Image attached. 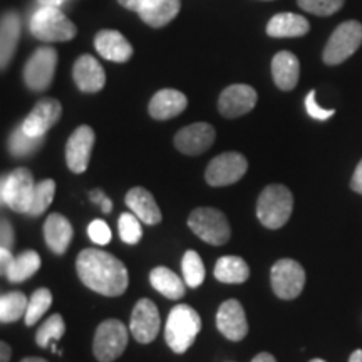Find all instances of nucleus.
<instances>
[{
    "label": "nucleus",
    "mask_w": 362,
    "mask_h": 362,
    "mask_svg": "<svg viewBox=\"0 0 362 362\" xmlns=\"http://www.w3.org/2000/svg\"><path fill=\"white\" fill-rule=\"evenodd\" d=\"M88 235L98 245H107L111 242V228L107 226L106 221L94 220L88 226Z\"/></svg>",
    "instance_id": "obj_38"
},
{
    "label": "nucleus",
    "mask_w": 362,
    "mask_h": 362,
    "mask_svg": "<svg viewBox=\"0 0 362 362\" xmlns=\"http://www.w3.org/2000/svg\"><path fill=\"white\" fill-rule=\"evenodd\" d=\"M160 327L161 319L155 302L149 300V298L138 300L129 320V330L136 341L139 344L153 342L160 334Z\"/></svg>",
    "instance_id": "obj_12"
},
{
    "label": "nucleus",
    "mask_w": 362,
    "mask_h": 362,
    "mask_svg": "<svg viewBox=\"0 0 362 362\" xmlns=\"http://www.w3.org/2000/svg\"><path fill=\"white\" fill-rule=\"evenodd\" d=\"M40 269V257L35 250H25L21 255L13 257L8 269L6 272L7 280L12 284L24 282L35 275V272Z\"/></svg>",
    "instance_id": "obj_29"
},
{
    "label": "nucleus",
    "mask_w": 362,
    "mask_h": 362,
    "mask_svg": "<svg viewBox=\"0 0 362 362\" xmlns=\"http://www.w3.org/2000/svg\"><path fill=\"white\" fill-rule=\"evenodd\" d=\"M293 197L284 185H269L257 202V216L269 230H277L287 223L292 215Z\"/></svg>",
    "instance_id": "obj_3"
},
{
    "label": "nucleus",
    "mask_w": 362,
    "mask_h": 362,
    "mask_svg": "<svg viewBox=\"0 0 362 362\" xmlns=\"http://www.w3.org/2000/svg\"><path fill=\"white\" fill-rule=\"evenodd\" d=\"M310 362H325V361L324 359H312Z\"/></svg>",
    "instance_id": "obj_51"
},
{
    "label": "nucleus",
    "mask_w": 362,
    "mask_h": 362,
    "mask_svg": "<svg viewBox=\"0 0 362 362\" xmlns=\"http://www.w3.org/2000/svg\"><path fill=\"white\" fill-rule=\"evenodd\" d=\"M62 116V106L57 99L44 98L35 104L34 110L29 112L25 117L22 128L27 134L34 136V138H44L47 131L57 124V121Z\"/></svg>",
    "instance_id": "obj_15"
},
{
    "label": "nucleus",
    "mask_w": 362,
    "mask_h": 362,
    "mask_svg": "<svg viewBox=\"0 0 362 362\" xmlns=\"http://www.w3.org/2000/svg\"><path fill=\"white\" fill-rule=\"evenodd\" d=\"M351 188L354 189L356 193L362 194V160H361L359 165H357V168H356V171H354V176H352Z\"/></svg>",
    "instance_id": "obj_41"
},
{
    "label": "nucleus",
    "mask_w": 362,
    "mask_h": 362,
    "mask_svg": "<svg viewBox=\"0 0 362 362\" xmlns=\"http://www.w3.org/2000/svg\"><path fill=\"white\" fill-rule=\"evenodd\" d=\"M106 194H104L103 189H93V192L89 193V200L93 203H96V205H103V202L106 200Z\"/></svg>",
    "instance_id": "obj_44"
},
{
    "label": "nucleus",
    "mask_w": 362,
    "mask_h": 362,
    "mask_svg": "<svg viewBox=\"0 0 362 362\" xmlns=\"http://www.w3.org/2000/svg\"><path fill=\"white\" fill-rule=\"evenodd\" d=\"M94 47L104 59L112 62H128L133 56V45L117 30H101L94 39Z\"/></svg>",
    "instance_id": "obj_19"
},
{
    "label": "nucleus",
    "mask_w": 362,
    "mask_h": 362,
    "mask_svg": "<svg viewBox=\"0 0 362 362\" xmlns=\"http://www.w3.org/2000/svg\"><path fill=\"white\" fill-rule=\"evenodd\" d=\"M96 134L89 126H79L66 144V163L72 173L81 175L88 170Z\"/></svg>",
    "instance_id": "obj_13"
},
{
    "label": "nucleus",
    "mask_w": 362,
    "mask_h": 362,
    "mask_svg": "<svg viewBox=\"0 0 362 362\" xmlns=\"http://www.w3.org/2000/svg\"><path fill=\"white\" fill-rule=\"evenodd\" d=\"M119 237L124 243L128 245H136V243L141 242L143 238V228H141V220L138 218L134 214H123L119 216Z\"/></svg>",
    "instance_id": "obj_36"
},
{
    "label": "nucleus",
    "mask_w": 362,
    "mask_h": 362,
    "mask_svg": "<svg viewBox=\"0 0 362 362\" xmlns=\"http://www.w3.org/2000/svg\"><path fill=\"white\" fill-rule=\"evenodd\" d=\"M181 0H148L138 12L144 24L161 29L178 16Z\"/></svg>",
    "instance_id": "obj_25"
},
{
    "label": "nucleus",
    "mask_w": 362,
    "mask_h": 362,
    "mask_svg": "<svg viewBox=\"0 0 362 362\" xmlns=\"http://www.w3.org/2000/svg\"><path fill=\"white\" fill-rule=\"evenodd\" d=\"M76 270L86 287L106 297L123 296L129 284L123 262L99 248H86L78 255Z\"/></svg>",
    "instance_id": "obj_1"
},
{
    "label": "nucleus",
    "mask_w": 362,
    "mask_h": 362,
    "mask_svg": "<svg viewBox=\"0 0 362 362\" xmlns=\"http://www.w3.org/2000/svg\"><path fill=\"white\" fill-rule=\"evenodd\" d=\"M310 24L304 16L292 12H280L274 16L267 24V34L270 37L284 39V37H302L309 33Z\"/></svg>",
    "instance_id": "obj_23"
},
{
    "label": "nucleus",
    "mask_w": 362,
    "mask_h": 362,
    "mask_svg": "<svg viewBox=\"0 0 362 362\" xmlns=\"http://www.w3.org/2000/svg\"><path fill=\"white\" fill-rule=\"evenodd\" d=\"M257 90L247 84H232L228 86L218 99V111L221 116L235 119L247 112H250L257 104Z\"/></svg>",
    "instance_id": "obj_14"
},
{
    "label": "nucleus",
    "mask_w": 362,
    "mask_h": 362,
    "mask_svg": "<svg viewBox=\"0 0 362 362\" xmlns=\"http://www.w3.org/2000/svg\"><path fill=\"white\" fill-rule=\"evenodd\" d=\"M188 106V99L176 89H161L149 101V115L158 121H166L181 115Z\"/></svg>",
    "instance_id": "obj_20"
},
{
    "label": "nucleus",
    "mask_w": 362,
    "mask_h": 362,
    "mask_svg": "<svg viewBox=\"0 0 362 362\" xmlns=\"http://www.w3.org/2000/svg\"><path fill=\"white\" fill-rule=\"evenodd\" d=\"M126 205L131 214H134L146 225H158L163 218L160 206L156 205V200L146 188H131L126 194Z\"/></svg>",
    "instance_id": "obj_21"
},
{
    "label": "nucleus",
    "mask_w": 362,
    "mask_h": 362,
    "mask_svg": "<svg viewBox=\"0 0 362 362\" xmlns=\"http://www.w3.org/2000/svg\"><path fill=\"white\" fill-rule=\"evenodd\" d=\"M272 76H274L275 84L282 90H292L298 83L300 76V62L296 54L282 51L275 54L272 59Z\"/></svg>",
    "instance_id": "obj_24"
},
{
    "label": "nucleus",
    "mask_w": 362,
    "mask_h": 362,
    "mask_svg": "<svg viewBox=\"0 0 362 362\" xmlns=\"http://www.w3.org/2000/svg\"><path fill=\"white\" fill-rule=\"evenodd\" d=\"M30 33L35 39L45 42H67L76 37L78 27L59 7H40L30 19Z\"/></svg>",
    "instance_id": "obj_4"
},
{
    "label": "nucleus",
    "mask_w": 362,
    "mask_h": 362,
    "mask_svg": "<svg viewBox=\"0 0 362 362\" xmlns=\"http://www.w3.org/2000/svg\"><path fill=\"white\" fill-rule=\"evenodd\" d=\"M13 242H16L13 226L11 221L2 218V225H0V245H2V248H8V250H11Z\"/></svg>",
    "instance_id": "obj_40"
},
{
    "label": "nucleus",
    "mask_w": 362,
    "mask_h": 362,
    "mask_svg": "<svg viewBox=\"0 0 362 362\" xmlns=\"http://www.w3.org/2000/svg\"><path fill=\"white\" fill-rule=\"evenodd\" d=\"M54 194H56V181L54 180H42L39 183H35L33 202H30V208L27 211V215L33 216V218H37L51 206L54 200Z\"/></svg>",
    "instance_id": "obj_32"
},
{
    "label": "nucleus",
    "mask_w": 362,
    "mask_h": 362,
    "mask_svg": "<svg viewBox=\"0 0 362 362\" xmlns=\"http://www.w3.org/2000/svg\"><path fill=\"white\" fill-rule=\"evenodd\" d=\"M215 128L208 123H194L180 129L175 136V146L180 153L188 156H198L205 153L215 143Z\"/></svg>",
    "instance_id": "obj_16"
},
{
    "label": "nucleus",
    "mask_w": 362,
    "mask_h": 362,
    "mask_svg": "<svg viewBox=\"0 0 362 362\" xmlns=\"http://www.w3.org/2000/svg\"><path fill=\"white\" fill-rule=\"evenodd\" d=\"M57 66V51L52 47H39L24 66V83L30 90L40 93L51 86Z\"/></svg>",
    "instance_id": "obj_10"
},
{
    "label": "nucleus",
    "mask_w": 362,
    "mask_h": 362,
    "mask_svg": "<svg viewBox=\"0 0 362 362\" xmlns=\"http://www.w3.org/2000/svg\"><path fill=\"white\" fill-rule=\"evenodd\" d=\"M349 362H362V351L357 349V351L352 352L351 357H349Z\"/></svg>",
    "instance_id": "obj_48"
},
{
    "label": "nucleus",
    "mask_w": 362,
    "mask_h": 362,
    "mask_svg": "<svg viewBox=\"0 0 362 362\" xmlns=\"http://www.w3.org/2000/svg\"><path fill=\"white\" fill-rule=\"evenodd\" d=\"M11 346L7 342H0V362H8L11 361Z\"/></svg>",
    "instance_id": "obj_45"
},
{
    "label": "nucleus",
    "mask_w": 362,
    "mask_h": 362,
    "mask_svg": "<svg viewBox=\"0 0 362 362\" xmlns=\"http://www.w3.org/2000/svg\"><path fill=\"white\" fill-rule=\"evenodd\" d=\"M272 291L282 300H293L300 296L305 285V270L298 262L282 259L275 262L270 272Z\"/></svg>",
    "instance_id": "obj_9"
},
{
    "label": "nucleus",
    "mask_w": 362,
    "mask_h": 362,
    "mask_svg": "<svg viewBox=\"0 0 362 362\" xmlns=\"http://www.w3.org/2000/svg\"><path fill=\"white\" fill-rule=\"evenodd\" d=\"M13 259L12 252L8 248H0V264H2V274L6 275V272L8 269V264H11Z\"/></svg>",
    "instance_id": "obj_43"
},
{
    "label": "nucleus",
    "mask_w": 362,
    "mask_h": 362,
    "mask_svg": "<svg viewBox=\"0 0 362 362\" xmlns=\"http://www.w3.org/2000/svg\"><path fill=\"white\" fill-rule=\"evenodd\" d=\"M21 37V17L16 12H6L0 24V66L7 69L8 62L16 54Z\"/></svg>",
    "instance_id": "obj_26"
},
{
    "label": "nucleus",
    "mask_w": 362,
    "mask_h": 362,
    "mask_svg": "<svg viewBox=\"0 0 362 362\" xmlns=\"http://www.w3.org/2000/svg\"><path fill=\"white\" fill-rule=\"evenodd\" d=\"M66 332V324L61 314H54L49 317L45 322L40 325L37 334H35V342L39 347H51L52 342L61 341Z\"/></svg>",
    "instance_id": "obj_34"
},
{
    "label": "nucleus",
    "mask_w": 362,
    "mask_h": 362,
    "mask_svg": "<svg viewBox=\"0 0 362 362\" xmlns=\"http://www.w3.org/2000/svg\"><path fill=\"white\" fill-rule=\"evenodd\" d=\"M344 2H346V0H297L298 7H300L302 11L320 17L332 16V13L341 11Z\"/></svg>",
    "instance_id": "obj_37"
},
{
    "label": "nucleus",
    "mask_w": 362,
    "mask_h": 362,
    "mask_svg": "<svg viewBox=\"0 0 362 362\" xmlns=\"http://www.w3.org/2000/svg\"><path fill=\"white\" fill-rule=\"evenodd\" d=\"M21 362H47L42 357H25V359H22Z\"/></svg>",
    "instance_id": "obj_50"
},
{
    "label": "nucleus",
    "mask_w": 362,
    "mask_h": 362,
    "mask_svg": "<svg viewBox=\"0 0 362 362\" xmlns=\"http://www.w3.org/2000/svg\"><path fill=\"white\" fill-rule=\"evenodd\" d=\"M188 226L203 242L215 247L225 245L232 235L226 216L211 206H202L193 210L188 218Z\"/></svg>",
    "instance_id": "obj_5"
},
{
    "label": "nucleus",
    "mask_w": 362,
    "mask_h": 362,
    "mask_svg": "<svg viewBox=\"0 0 362 362\" xmlns=\"http://www.w3.org/2000/svg\"><path fill=\"white\" fill-rule=\"evenodd\" d=\"M128 347V329L117 319H107L98 325L93 352L99 362L116 361Z\"/></svg>",
    "instance_id": "obj_8"
},
{
    "label": "nucleus",
    "mask_w": 362,
    "mask_h": 362,
    "mask_svg": "<svg viewBox=\"0 0 362 362\" xmlns=\"http://www.w3.org/2000/svg\"><path fill=\"white\" fill-rule=\"evenodd\" d=\"M252 362H277V361H275V357L269 354V352H260V354L253 357Z\"/></svg>",
    "instance_id": "obj_46"
},
{
    "label": "nucleus",
    "mask_w": 362,
    "mask_h": 362,
    "mask_svg": "<svg viewBox=\"0 0 362 362\" xmlns=\"http://www.w3.org/2000/svg\"><path fill=\"white\" fill-rule=\"evenodd\" d=\"M72 78H74V83L79 90L88 94L99 93L106 84V72H104L103 66L99 64L96 57L89 56V54H84L74 62Z\"/></svg>",
    "instance_id": "obj_18"
},
{
    "label": "nucleus",
    "mask_w": 362,
    "mask_h": 362,
    "mask_svg": "<svg viewBox=\"0 0 362 362\" xmlns=\"http://www.w3.org/2000/svg\"><path fill=\"white\" fill-rule=\"evenodd\" d=\"M216 327L228 341L240 342L248 334V322L242 304L235 298L225 300L216 314Z\"/></svg>",
    "instance_id": "obj_17"
},
{
    "label": "nucleus",
    "mask_w": 362,
    "mask_h": 362,
    "mask_svg": "<svg viewBox=\"0 0 362 362\" xmlns=\"http://www.w3.org/2000/svg\"><path fill=\"white\" fill-rule=\"evenodd\" d=\"M215 277L221 284H243L250 277V269L242 257H221L215 265Z\"/></svg>",
    "instance_id": "obj_28"
},
{
    "label": "nucleus",
    "mask_w": 362,
    "mask_h": 362,
    "mask_svg": "<svg viewBox=\"0 0 362 362\" xmlns=\"http://www.w3.org/2000/svg\"><path fill=\"white\" fill-rule=\"evenodd\" d=\"M248 170V161L237 151H228L215 156L208 163L205 180L210 187H228L243 178Z\"/></svg>",
    "instance_id": "obj_11"
},
{
    "label": "nucleus",
    "mask_w": 362,
    "mask_h": 362,
    "mask_svg": "<svg viewBox=\"0 0 362 362\" xmlns=\"http://www.w3.org/2000/svg\"><path fill=\"white\" fill-rule=\"evenodd\" d=\"M52 304V293L49 288H37L29 298V305H27V312L24 315L25 325H34L42 317L49 307Z\"/></svg>",
    "instance_id": "obj_35"
},
{
    "label": "nucleus",
    "mask_w": 362,
    "mask_h": 362,
    "mask_svg": "<svg viewBox=\"0 0 362 362\" xmlns=\"http://www.w3.org/2000/svg\"><path fill=\"white\" fill-rule=\"evenodd\" d=\"M202 330V317L187 304L175 305L166 320L165 339L168 347L176 354H185L193 346Z\"/></svg>",
    "instance_id": "obj_2"
},
{
    "label": "nucleus",
    "mask_w": 362,
    "mask_h": 362,
    "mask_svg": "<svg viewBox=\"0 0 362 362\" xmlns=\"http://www.w3.org/2000/svg\"><path fill=\"white\" fill-rule=\"evenodd\" d=\"M42 7H61L67 0H37Z\"/></svg>",
    "instance_id": "obj_47"
},
{
    "label": "nucleus",
    "mask_w": 362,
    "mask_h": 362,
    "mask_svg": "<svg viewBox=\"0 0 362 362\" xmlns=\"http://www.w3.org/2000/svg\"><path fill=\"white\" fill-rule=\"evenodd\" d=\"M72 225L71 221L66 218L64 215L52 214L47 216L44 223V238L47 243L49 250L56 255H62L66 253L67 248L71 245L72 240Z\"/></svg>",
    "instance_id": "obj_22"
},
{
    "label": "nucleus",
    "mask_w": 362,
    "mask_h": 362,
    "mask_svg": "<svg viewBox=\"0 0 362 362\" xmlns=\"http://www.w3.org/2000/svg\"><path fill=\"white\" fill-rule=\"evenodd\" d=\"M101 210L104 211V214H110V211L112 210V203H111L110 198H106V200L103 202V205H101Z\"/></svg>",
    "instance_id": "obj_49"
},
{
    "label": "nucleus",
    "mask_w": 362,
    "mask_h": 362,
    "mask_svg": "<svg viewBox=\"0 0 362 362\" xmlns=\"http://www.w3.org/2000/svg\"><path fill=\"white\" fill-rule=\"evenodd\" d=\"M362 44V24L357 21L344 22L334 30L324 49V62L337 66L347 61Z\"/></svg>",
    "instance_id": "obj_7"
},
{
    "label": "nucleus",
    "mask_w": 362,
    "mask_h": 362,
    "mask_svg": "<svg viewBox=\"0 0 362 362\" xmlns=\"http://www.w3.org/2000/svg\"><path fill=\"white\" fill-rule=\"evenodd\" d=\"M34 188L35 181L30 170L17 168L2 178L0 198H2L4 205L11 208L12 211L27 215L30 208V202H33Z\"/></svg>",
    "instance_id": "obj_6"
},
{
    "label": "nucleus",
    "mask_w": 362,
    "mask_h": 362,
    "mask_svg": "<svg viewBox=\"0 0 362 362\" xmlns=\"http://www.w3.org/2000/svg\"><path fill=\"white\" fill-rule=\"evenodd\" d=\"M149 282L151 287L161 293L163 297H166L168 300H178L185 296V282H181V279L175 272H171L166 267H156L149 274Z\"/></svg>",
    "instance_id": "obj_27"
},
{
    "label": "nucleus",
    "mask_w": 362,
    "mask_h": 362,
    "mask_svg": "<svg viewBox=\"0 0 362 362\" xmlns=\"http://www.w3.org/2000/svg\"><path fill=\"white\" fill-rule=\"evenodd\" d=\"M29 298L22 292H7L0 297V322L12 324L25 315Z\"/></svg>",
    "instance_id": "obj_30"
},
{
    "label": "nucleus",
    "mask_w": 362,
    "mask_h": 362,
    "mask_svg": "<svg viewBox=\"0 0 362 362\" xmlns=\"http://www.w3.org/2000/svg\"><path fill=\"white\" fill-rule=\"evenodd\" d=\"M181 272H183L185 284L192 288H198L205 280V265L198 252L188 250L181 260Z\"/></svg>",
    "instance_id": "obj_33"
},
{
    "label": "nucleus",
    "mask_w": 362,
    "mask_h": 362,
    "mask_svg": "<svg viewBox=\"0 0 362 362\" xmlns=\"http://www.w3.org/2000/svg\"><path fill=\"white\" fill-rule=\"evenodd\" d=\"M305 110H307V112H309V116L314 117V119H317V121H325L336 115V111L334 110H324V107H320L319 104H317L315 90H310V93L307 94Z\"/></svg>",
    "instance_id": "obj_39"
},
{
    "label": "nucleus",
    "mask_w": 362,
    "mask_h": 362,
    "mask_svg": "<svg viewBox=\"0 0 362 362\" xmlns=\"http://www.w3.org/2000/svg\"><path fill=\"white\" fill-rule=\"evenodd\" d=\"M42 141L44 138H34V136L27 134L21 124L12 131L11 138H8V151L16 158H27L34 155L42 146Z\"/></svg>",
    "instance_id": "obj_31"
},
{
    "label": "nucleus",
    "mask_w": 362,
    "mask_h": 362,
    "mask_svg": "<svg viewBox=\"0 0 362 362\" xmlns=\"http://www.w3.org/2000/svg\"><path fill=\"white\" fill-rule=\"evenodd\" d=\"M117 2H119L124 8H129V11L138 13L139 11H141V7L144 6V4L148 2V0H117Z\"/></svg>",
    "instance_id": "obj_42"
}]
</instances>
